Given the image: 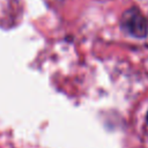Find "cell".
<instances>
[{
	"mask_svg": "<svg viewBox=\"0 0 148 148\" xmlns=\"http://www.w3.org/2000/svg\"><path fill=\"white\" fill-rule=\"evenodd\" d=\"M121 28L133 37L143 38L148 34V21L138 8H130L123 14Z\"/></svg>",
	"mask_w": 148,
	"mask_h": 148,
	"instance_id": "6da1fadb",
	"label": "cell"
},
{
	"mask_svg": "<svg viewBox=\"0 0 148 148\" xmlns=\"http://www.w3.org/2000/svg\"><path fill=\"white\" fill-rule=\"evenodd\" d=\"M147 121H148V113H147Z\"/></svg>",
	"mask_w": 148,
	"mask_h": 148,
	"instance_id": "7a4b0ae2",
	"label": "cell"
}]
</instances>
